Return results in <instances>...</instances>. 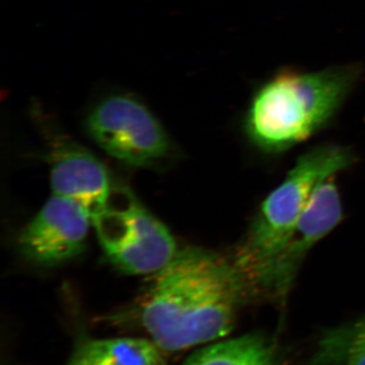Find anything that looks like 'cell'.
Instances as JSON below:
<instances>
[{"instance_id":"cell-8","label":"cell","mask_w":365,"mask_h":365,"mask_svg":"<svg viewBox=\"0 0 365 365\" xmlns=\"http://www.w3.org/2000/svg\"><path fill=\"white\" fill-rule=\"evenodd\" d=\"M47 155L53 194L83 206L95 225L115 198L105 165L90 151L64 137H55Z\"/></svg>"},{"instance_id":"cell-2","label":"cell","mask_w":365,"mask_h":365,"mask_svg":"<svg viewBox=\"0 0 365 365\" xmlns=\"http://www.w3.org/2000/svg\"><path fill=\"white\" fill-rule=\"evenodd\" d=\"M357 64L304 71L282 68L254 88L244 117L252 144L281 153L332 122L361 78Z\"/></svg>"},{"instance_id":"cell-7","label":"cell","mask_w":365,"mask_h":365,"mask_svg":"<svg viewBox=\"0 0 365 365\" xmlns=\"http://www.w3.org/2000/svg\"><path fill=\"white\" fill-rule=\"evenodd\" d=\"M334 177L319 184L294 232L276 257L264 287V297L284 299L309 252L339 225L343 206Z\"/></svg>"},{"instance_id":"cell-9","label":"cell","mask_w":365,"mask_h":365,"mask_svg":"<svg viewBox=\"0 0 365 365\" xmlns=\"http://www.w3.org/2000/svg\"><path fill=\"white\" fill-rule=\"evenodd\" d=\"M67 365H167L163 350L151 340L112 338L83 341Z\"/></svg>"},{"instance_id":"cell-5","label":"cell","mask_w":365,"mask_h":365,"mask_svg":"<svg viewBox=\"0 0 365 365\" xmlns=\"http://www.w3.org/2000/svg\"><path fill=\"white\" fill-rule=\"evenodd\" d=\"M86 128L105 153L132 167H153L170 155L169 136L162 124L133 98H105L88 114Z\"/></svg>"},{"instance_id":"cell-1","label":"cell","mask_w":365,"mask_h":365,"mask_svg":"<svg viewBox=\"0 0 365 365\" xmlns=\"http://www.w3.org/2000/svg\"><path fill=\"white\" fill-rule=\"evenodd\" d=\"M252 299L230 256L188 248L155 274L139 318L163 351H180L227 336Z\"/></svg>"},{"instance_id":"cell-3","label":"cell","mask_w":365,"mask_h":365,"mask_svg":"<svg viewBox=\"0 0 365 365\" xmlns=\"http://www.w3.org/2000/svg\"><path fill=\"white\" fill-rule=\"evenodd\" d=\"M351 163L352 155L346 148L318 146L302 155L282 182L262 202L244 239L230 255L253 299L264 297L274 261L319 184Z\"/></svg>"},{"instance_id":"cell-11","label":"cell","mask_w":365,"mask_h":365,"mask_svg":"<svg viewBox=\"0 0 365 365\" xmlns=\"http://www.w3.org/2000/svg\"><path fill=\"white\" fill-rule=\"evenodd\" d=\"M347 336L344 365H365V318L353 325Z\"/></svg>"},{"instance_id":"cell-10","label":"cell","mask_w":365,"mask_h":365,"mask_svg":"<svg viewBox=\"0 0 365 365\" xmlns=\"http://www.w3.org/2000/svg\"><path fill=\"white\" fill-rule=\"evenodd\" d=\"M185 365H279L275 349L267 337L250 333L208 346Z\"/></svg>"},{"instance_id":"cell-4","label":"cell","mask_w":365,"mask_h":365,"mask_svg":"<svg viewBox=\"0 0 365 365\" xmlns=\"http://www.w3.org/2000/svg\"><path fill=\"white\" fill-rule=\"evenodd\" d=\"M93 227L107 258L126 274L158 273L178 253L169 230L129 192L114 198Z\"/></svg>"},{"instance_id":"cell-6","label":"cell","mask_w":365,"mask_h":365,"mask_svg":"<svg viewBox=\"0 0 365 365\" xmlns=\"http://www.w3.org/2000/svg\"><path fill=\"white\" fill-rule=\"evenodd\" d=\"M91 225V215L83 206L52 194L21 230L19 249L26 260L38 265H59L83 253Z\"/></svg>"}]
</instances>
